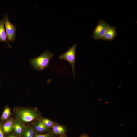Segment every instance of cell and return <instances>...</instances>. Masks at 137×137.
Returning <instances> with one entry per match:
<instances>
[{
  "label": "cell",
  "instance_id": "6da1fadb",
  "mask_svg": "<svg viewBox=\"0 0 137 137\" xmlns=\"http://www.w3.org/2000/svg\"><path fill=\"white\" fill-rule=\"evenodd\" d=\"M54 56L53 53L46 50L37 57L30 59L29 61L35 70H42L48 67L50 61Z\"/></svg>",
  "mask_w": 137,
  "mask_h": 137
},
{
  "label": "cell",
  "instance_id": "5b68a950",
  "mask_svg": "<svg viewBox=\"0 0 137 137\" xmlns=\"http://www.w3.org/2000/svg\"><path fill=\"white\" fill-rule=\"evenodd\" d=\"M109 25L106 22L100 20L97 23L93 30V38L95 40H101L104 36Z\"/></svg>",
  "mask_w": 137,
  "mask_h": 137
},
{
  "label": "cell",
  "instance_id": "8992f818",
  "mask_svg": "<svg viewBox=\"0 0 137 137\" xmlns=\"http://www.w3.org/2000/svg\"><path fill=\"white\" fill-rule=\"evenodd\" d=\"M117 36V31L116 27L114 26L109 25L106 33L101 40L108 41L114 40Z\"/></svg>",
  "mask_w": 137,
  "mask_h": 137
},
{
  "label": "cell",
  "instance_id": "7a4b0ae2",
  "mask_svg": "<svg viewBox=\"0 0 137 137\" xmlns=\"http://www.w3.org/2000/svg\"><path fill=\"white\" fill-rule=\"evenodd\" d=\"M15 112L17 120L22 123L30 122L39 117L40 116L36 111L27 108H18Z\"/></svg>",
  "mask_w": 137,
  "mask_h": 137
},
{
  "label": "cell",
  "instance_id": "7c38bea8",
  "mask_svg": "<svg viewBox=\"0 0 137 137\" xmlns=\"http://www.w3.org/2000/svg\"><path fill=\"white\" fill-rule=\"evenodd\" d=\"M35 133L33 128L28 126L25 127L22 135L23 137H34Z\"/></svg>",
  "mask_w": 137,
  "mask_h": 137
},
{
  "label": "cell",
  "instance_id": "277c9868",
  "mask_svg": "<svg viewBox=\"0 0 137 137\" xmlns=\"http://www.w3.org/2000/svg\"><path fill=\"white\" fill-rule=\"evenodd\" d=\"M3 19L4 21L7 39L9 42L12 43L15 39L16 27L9 21L7 13L4 15Z\"/></svg>",
  "mask_w": 137,
  "mask_h": 137
},
{
  "label": "cell",
  "instance_id": "3957f363",
  "mask_svg": "<svg viewBox=\"0 0 137 137\" xmlns=\"http://www.w3.org/2000/svg\"><path fill=\"white\" fill-rule=\"evenodd\" d=\"M76 46V44H74L66 52L60 55L58 57L60 60H65L70 64L72 67V73L74 77H75V64Z\"/></svg>",
  "mask_w": 137,
  "mask_h": 137
},
{
  "label": "cell",
  "instance_id": "9c48e42d",
  "mask_svg": "<svg viewBox=\"0 0 137 137\" xmlns=\"http://www.w3.org/2000/svg\"><path fill=\"white\" fill-rule=\"evenodd\" d=\"M14 121L12 118H11L6 122L3 125L2 129L6 133L10 132L13 129Z\"/></svg>",
  "mask_w": 137,
  "mask_h": 137
},
{
  "label": "cell",
  "instance_id": "30bf717a",
  "mask_svg": "<svg viewBox=\"0 0 137 137\" xmlns=\"http://www.w3.org/2000/svg\"><path fill=\"white\" fill-rule=\"evenodd\" d=\"M25 126L17 120L14 121L13 129L14 132L19 135H22Z\"/></svg>",
  "mask_w": 137,
  "mask_h": 137
},
{
  "label": "cell",
  "instance_id": "ac0fdd59",
  "mask_svg": "<svg viewBox=\"0 0 137 137\" xmlns=\"http://www.w3.org/2000/svg\"><path fill=\"white\" fill-rule=\"evenodd\" d=\"M8 137H18L17 136L13 135H11L10 136H9Z\"/></svg>",
  "mask_w": 137,
  "mask_h": 137
},
{
  "label": "cell",
  "instance_id": "e0dca14e",
  "mask_svg": "<svg viewBox=\"0 0 137 137\" xmlns=\"http://www.w3.org/2000/svg\"><path fill=\"white\" fill-rule=\"evenodd\" d=\"M79 137H89L87 134H82Z\"/></svg>",
  "mask_w": 137,
  "mask_h": 137
},
{
  "label": "cell",
  "instance_id": "9a60e30c",
  "mask_svg": "<svg viewBox=\"0 0 137 137\" xmlns=\"http://www.w3.org/2000/svg\"><path fill=\"white\" fill-rule=\"evenodd\" d=\"M54 135L52 132L43 134H39L35 133L34 137H53Z\"/></svg>",
  "mask_w": 137,
  "mask_h": 137
},
{
  "label": "cell",
  "instance_id": "52a82bcc",
  "mask_svg": "<svg viewBox=\"0 0 137 137\" xmlns=\"http://www.w3.org/2000/svg\"><path fill=\"white\" fill-rule=\"evenodd\" d=\"M52 128V132L54 135L63 136L65 134L66 131V128L65 126L57 123Z\"/></svg>",
  "mask_w": 137,
  "mask_h": 137
},
{
  "label": "cell",
  "instance_id": "d6986e66",
  "mask_svg": "<svg viewBox=\"0 0 137 137\" xmlns=\"http://www.w3.org/2000/svg\"><path fill=\"white\" fill-rule=\"evenodd\" d=\"M59 137H65L63 136H61Z\"/></svg>",
  "mask_w": 137,
  "mask_h": 137
},
{
  "label": "cell",
  "instance_id": "2e32d148",
  "mask_svg": "<svg viewBox=\"0 0 137 137\" xmlns=\"http://www.w3.org/2000/svg\"><path fill=\"white\" fill-rule=\"evenodd\" d=\"M0 137H4V135L2 131V130L1 129L0 127Z\"/></svg>",
  "mask_w": 137,
  "mask_h": 137
},
{
  "label": "cell",
  "instance_id": "8fae6325",
  "mask_svg": "<svg viewBox=\"0 0 137 137\" xmlns=\"http://www.w3.org/2000/svg\"><path fill=\"white\" fill-rule=\"evenodd\" d=\"M33 129L38 132H41L48 131L49 128L46 127L40 121L34 123L33 125Z\"/></svg>",
  "mask_w": 137,
  "mask_h": 137
},
{
  "label": "cell",
  "instance_id": "4fadbf2b",
  "mask_svg": "<svg viewBox=\"0 0 137 137\" xmlns=\"http://www.w3.org/2000/svg\"><path fill=\"white\" fill-rule=\"evenodd\" d=\"M39 120L41 121L46 127L49 128H52L55 125L57 124L55 122L46 118H40Z\"/></svg>",
  "mask_w": 137,
  "mask_h": 137
},
{
  "label": "cell",
  "instance_id": "ba28073f",
  "mask_svg": "<svg viewBox=\"0 0 137 137\" xmlns=\"http://www.w3.org/2000/svg\"><path fill=\"white\" fill-rule=\"evenodd\" d=\"M7 37L5 30V23L3 19L0 20V41L5 42L10 48V45L7 41Z\"/></svg>",
  "mask_w": 137,
  "mask_h": 137
},
{
  "label": "cell",
  "instance_id": "5bb4252c",
  "mask_svg": "<svg viewBox=\"0 0 137 137\" xmlns=\"http://www.w3.org/2000/svg\"><path fill=\"white\" fill-rule=\"evenodd\" d=\"M11 111L9 108L7 107L4 109L1 117L3 121H6L8 119L11 115Z\"/></svg>",
  "mask_w": 137,
  "mask_h": 137
}]
</instances>
